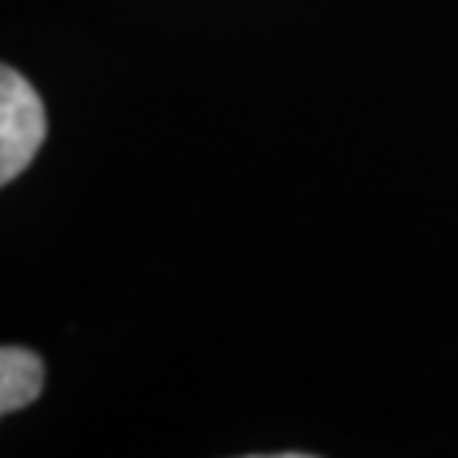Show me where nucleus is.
<instances>
[{"instance_id":"f03ea898","label":"nucleus","mask_w":458,"mask_h":458,"mask_svg":"<svg viewBox=\"0 0 458 458\" xmlns=\"http://www.w3.org/2000/svg\"><path fill=\"white\" fill-rule=\"evenodd\" d=\"M45 391V360L24 346H0V418L34 404Z\"/></svg>"},{"instance_id":"f257e3e1","label":"nucleus","mask_w":458,"mask_h":458,"mask_svg":"<svg viewBox=\"0 0 458 458\" xmlns=\"http://www.w3.org/2000/svg\"><path fill=\"white\" fill-rule=\"evenodd\" d=\"M48 136L45 102L34 92V85L0 65V187L17 181Z\"/></svg>"}]
</instances>
